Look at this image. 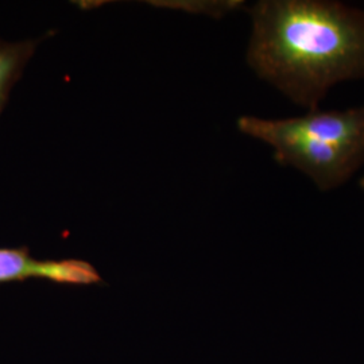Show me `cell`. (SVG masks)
Returning a JSON list of instances; mask_svg holds the SVG:
<instances>
[{"label": "cell", "instance_id": "cell-5", "mask_svg": "<svg viewBox=\"0 0 364 364\" xmlns=\"http://www.w3.org/2000/svg\"><path fill=\"white\" fill-rule=\"evenodd\" d=\"M359 185H360V188L364 191V177L360 180V181H359Z\"/></svg>", "mask_w": 364, "mask_h": 364}, {"label": "cell", "instance_id": "cell-3", "mask_svg": "<svg viewBox=\"0 0 364 364\" xmlns=\"http://www.w3.org/2000/svg\"><path fill=\"white\" fill-rule=\"evenodd\" d=\"M27 279L81 287L102 282V275L85 260H42L34 258L26 247L0 248V285Z\"/></svg>", "mask_w": 364, "mask_h": 364}, {"label": "cell", "instance_id": "cell-4", "mask_svg": "<svg viewBox=\"0 0 364 364\" xmlns=\"http://www.w3.org/2000/svg\"><path fill=\"white\" fill-rule=\"evenodd\" d=\"M39 39L9 42L0 38V115L6 108L10 93L38 48Z\"/></svg>", "mask_w": 364, "mask_h": 364}, {"label": "cell", "instance_id": "cell-1", "mask_svg": "<svg viewBox=\"0 0 364 364\" xmlns=\"http://www.w3.org/2000/svg\"><path fill=\"white\" fill-rule=\"evenodd\" d=\"M248 65L294 105L316 111L341 81L364 78V11L326 0H260Z\"/></svg>", "mask_w": 364, "mask_h": 364}, {"label": "cell", "instance_id": "cell-2", "mask_svg": "<svg viewBox=\"0 0 364 364\" xmlns=\"http://www.w3.org/2000/svg\"><path fill=\"white\" fill-rule=\"evenodd\" d=\"M237 129L272 146L278 164L302 171L320 191L343 185L364 164V107L278 120L242 117Z\"/></svg>", "mask_w": 364, "mask_h": 364}]
</instances>
